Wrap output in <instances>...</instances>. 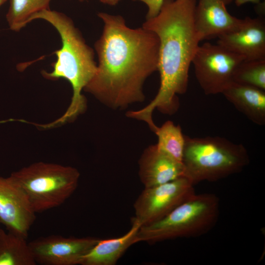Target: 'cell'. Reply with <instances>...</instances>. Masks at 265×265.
<instances>
[{"label": "cell", "mask_w": 265, "mask_h": 265, "mask_svg": "<svg viewBox=\"0 0 265 265\" xmlns=\"http://www.w3.org/2000/svg\"><path fill=\"white\" fill-rule=\"evenodd\" d=\"M232 81L265 90V59L242 61L235 69Z\"/></svg>", "instance_id": "19"}, {"label": "cell", "mask_w": 265, "mask_h": 265, "mask_svg": "<svg viewBox=\"0 0 265 265\" xmlns=\"http://www.w3.org/2000/svg\"><path fill=\"white\" fill-rule=\"evenodd\" d=\"M244 60L217 44L206 42L199 46L191 63L200 86L209 95L221 94L232 81L236 68Z\"/></svg>", "instance_id": "7"}, {"label": "cell", "mask_w": 265, "mask_h": 265, "mask_svg": "<svg viewBox=\"0 0 265 265\" xmlns=\"http://www.w3.org/2000/svg\"><path fill=\"white\" fill-rule=\"evenodd\" d=\"M7 1V0H0V6L2 5Z\"/></svg>", "instance_id": "23"}, {"label": "cell", "mask_w": 265, "mask_h": 265, "mask_svg": "<svg viewBox=\"0 0 265 265\" xmlns=\"http://www.w3.org/2000/svg\"><path fill=\"white\" fill-rule=\"evenodd\" d=\"M221 94L254 123L265 125V90L232 81Z\"/></svg>", "instance_id": "15"}, {"label": "cell", "mask_w": 265, "mask_h": 265, "mask_svg": "<svg viewBox=\"0 0 265 265\" xmlns=\"http://www.w3.org/2000/svg\"><path fill=\"white\" fill-rule=\"evenodd\" d=\"M234 0H198L194 13L195 26L201 40L236 30L243 19L231 15L226 6Z\"/></svg>", "instance_id": "12"}, {"label": "cell", "mask_w": 265, "mask_h": 265, "mask_svg": "<svg viewBox=\"0 0 265 265\" xmlns=\"http://www.w3.org/2000/svg\"><path fill=\"white\" fill-rule=\"evenodd\" d=\"M79 1H80V2H83L86 0H78Z\"/></svg>", "instance_id": "24"}, {"label": "cell", "mask_w": 265, "mask_h": 265, "mask_svg": "<svg viewBox=\"0 0 265 265\" xmlns=\"http://www.w3.org/2000/svg\"><path fill=\"white\" fill-rule=\"evenodd\" d=\"M196 4V0H164L159 13L142 25L159 39L160 85L153 100L131 115L149 126L154 124L156 108L163 114L175 113L179 106L177 95L187 91L189 67L201 41L194 23Z\"/></svg>", "instance_id": "2"}, {"label": "cell", "mask_w": 265, "mask_h": 265, "mask_svg": "<svg viewBox=\"0 0 265 265\" xmlns=\"http://www.w3.org/2000/svg\"><path fill=\"white\" fill-rule=\"evenodd\" d=\"M182 163L185 176L194 185L214 182L241 171L249 164V155L241 144L219 136L185 135Z\"/></svg>", "instance_id": "4"}, {"label": "cell", "mask_w": 265, "mask_h": 265, "mask_svg": "<svg viewBox=\"0 0 265 265\" xmlns=\"http://www.w3.org/2000/svg\"><path fill=\"white\" fill-rule=\"evenodd\" d=\"M217 38V44L246 60L265 59V23L261 17H246L238 29Z\"/></svg>", "instance_id": "11"}, {"label": "cell", "mask_w": 265, "mask_h": 265, "mask_svg": "<svg viewBox=\"0 0 265 265\" xmlns=\"http://www.w3.org/2000/svg\"><path fill=\"white\" fill-rule=\"evenodd\" d=\"M26 238L0 229V265H35Z\"/></svg>", "instance_id": "16"}, {"label": "cell", "mask_w": 265, "mask_h": 265, "mask_svg": "<svg viewBox=\"0 0 265 265\" xmlns=\"http://www.w3.org/2000/svg\"><path fill=\"white\" fill-rule=\"evenodd\" d=\"M195 193L194 185L186 176L163 184L144 187L134 203L133 217L141 226L154 223Z\"/></svg>", "instance_id": "8"}, {"label": "cell", "mask_w": 265, "mask_h": 265, "mask_svg": "<svg viewBox=\"0 0 265 265\" xmlns=\"http://www.w3.org/2000/svg\"><path fill=\"white\" fill-rule=\"evenodd\" d=\"M36 212L24 189L11 174L0 176V223L9 232L26 238Z\"/></svg>", "instance_id": "9"}, {"label": "cell", "mask_w": 265, "mask_h": 265, "mask_svg": "<svg viewBox=\"0 0 265 265\" xmlns=\"http://www.w3.org/2000/svg\"><path fill=\"white\" fill-rule=\"evenodd\" d=\"M94 237H41L28 242L36 264L79 265L81 258L98 243Z\"/></svg>", "instance_id": "10"}, {"label": "cell", "mask_w": 265, "mask_h": 265, "mask_svg": "<svg viewBox=\"0 0 265 265\" xmlns=\"http://www.w3.org/2000/svg\"><path fill=\"white\" fill-rule=\"evenodd\" d=\"M144 3L147 7L146 19L156 16L159 12L164 0H132Z\"/></svg>", "instance_id": "20"}, {"label": "cell", "mask_w": 265, "mask_h": 265, "mask_svg": "<svg viewBox=\"0 0 265 265\" xmlns=\"http://www.w3.org/2000/svg\"><path fill=\"white\" fill-rule=\"evenodd\" d=\"M104 26L95 50L96 72L84 91L112 109L144 101L143 85L158 70L159 41L143 27H129L120 15L99 12Z\"/></svg>", "instance_id": "1"}, {"label": "cell", "mask_w": 265, "mask_h": 265, "mask_svg": "<svg viewBox=\"0 0 265 265\" xmlns=\"http://www.w3.org/2000/svg\"><path fill=\"white\" fill-rule=\"evenodd\" d=\"M103 3L110 6H115L118 3L120 0H99Z\"/></svg>", "instance_id": "22"}, {"label": "cell", "mask_w": 265, "mask_h": 265, "mask_svg": "<svg viewBox=\"0 0 265 265\" xmlns=\"http://www.w3.org/2000/svg\"><path fill=\"white\" fill-rule=\"evenodd\" d=\"M52 0H10L6 19L11 30L19 31L33 15L50 9Z\"/></svg>", "instance_id": "17"}, {"label": "cell", "mask_w": 265, "mask_h": 265, "mask_svg": "<svg viewBox=\"0 0 265 265\" xmlns=\"http://www.w3.org/2000/svg\"><path fill=\"white\" fill-rule=\"evenodd\" d=\"M155 133L158 138L156 144L158 148L182 162L185 139L181 127L168 120L158 127Z\"/></svg>", "instance_id": "18"}, {"label": "cell", "mask_w": 265, "mask_h": 265, "mask_svg": "<svg viewBox=\"0 0 265 265\" xmlns=\"http://www.w3.org/2000/svg\"><path fill=\"white\" fill-rule=\"evenodd\" d=\"M219 204L214 194L195 193L161 219L141 226L138 232L139 241L153 243L205 234L217 222Z\"/></svg>", "instance_id": "5"}, {"label": "cell", "mask_w": 265, "mask_h": 265, "mask_svg": "<svg viewBox=\"0 0 265 265\" xmlns=\"http://www.w3.org/2000/svg\"><path fill=\"white\" fill-rule=\"evenodd\" d=\"M237 6H240L246 3L251 2L254 4H259L261 0H234Z\"/></svg>", "instance_id": "21"}, {"label": "cell", "mask_w": 265, "mask_h": 265, "mask_svg": "<svg viewBox=\"0 0 265 265\" xmlns=\"http://www.w3.org/2000/svg\"><path fill=\"white\" fill-rule=\"evenodd\" d=\"M138 165L139 177L144 187L163 184L185 176L183 163L159 149L156 144L144 150Z\"/></svg>", "instance_id": "13"}, {"label": "cell", "mask_w": 265, "mask_h": 265, "mask_svg": "<svg viewBox=\"0 0 265 265\" xmlns=\"http://www.w3.org/2000/svg\"><path fill=\"white\" fill-rule=\"evenodd\" d=\"M141 224L134 217L130 229L121 237L100 239L80 259V265H114L132 245L139 242L138 232Z\"/></svg>", "instance_id": "14"}, {"label": "cell", "mask_w": 265, "mask_h": 265, "mask_svg": "<svg viewBox=\"0 0 265 265\" xmlns=\"http://www.w3.org/2000/svg\"><path fill=\"white\" fill-rule=\"evenodd\" d=\"M11 174L25 190L36 213L63 204L76 190L80 177L74 167L41 161Z\"/></svg>", "instance_id": "6"}, {"label": "cell", "mask_w": 265, "mask_h": 265, "mask_svg": "<svg viewBox=\"0 0 265 265\" xmlns=\"http://www.w3.org/2000/svg\"><path fill=\"white\" fill-rule=\"evenodd\" d=\"M36 19H42L50 23L58 32L61 40L60 49L54 53L56 60L52 66L51 72L42 74L49 80L63 78L71 84L73 96L65 113L52 122L53 126L73 121L86 109V100L82 91L95 75L97 64L94 50L86 43L80 31L72 20L65 14L51 10H43L32 16L29 23Z\"/></svg>", "instance_id": "3"}]
</instances>
